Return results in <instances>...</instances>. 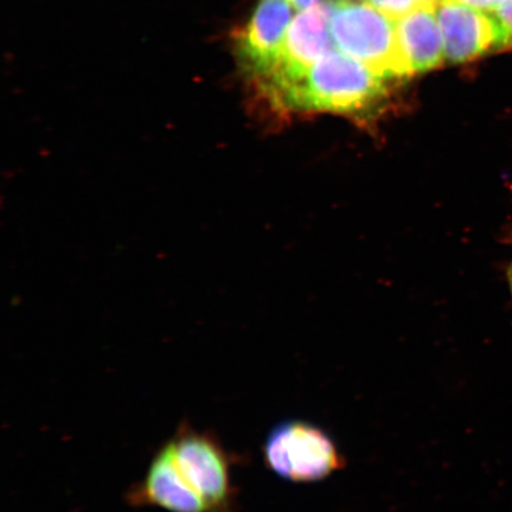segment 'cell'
I'll return each instance as SVG.
<instances>
[{
    "label": "cell",
    "mask_w": 512,
    "mask_h": 512,
    "mask_svg": "<svg viewBox=\"0 0 512 512\" xmlns=\"http://www.w3.org/2000/svg\"><path fill=\"white\" fill-rule=\"evenodd\" d=\"M290 2L293 4L296 10L304 11L312 8L313 5L322 2V0H290Z\"/></svg>",
    "instance_id": "obj_13"
},
{
    "label": "cell",
    "mask_w": 512,
    "mask_h": 512,
    "mask_svg": "<svg viewBox=\"0 0 512 512\" xmlns=\"http://www.w3.org/2000/svg\"><path fill=\"white\" fill-rule=\"evenodd\" d=\"M437 2H439V0H437Z\"/></svg>",
    "instance_id": "obj_15"
},
{
    "label": "cell",
    "mask_w": 512,
    "mask_h": 512,
    "mask_svg": "<svg viewBox=\"0 0 512 512\" xmlns=\"http://www.w3.org/2000/svg\"><path fill=\"white\" fill-rule=\"evenodd\" d=\"M498 21L502 23L505 30H507L512 44V0H505L494 12Z\"/></svg>",
    "instance_id": "obj_11"
},
{
    "label": "cell",
    "mask_w": 512,
    "mask_h": 512,
    "mask_svg": "<svg viewBox=\"0 0 512 512\" xmlns=\"http://www.w3.org/2000/svg\"><path fill=\"white\" fill-rule=\"evenodd\" d=\"M395 23L402 53L413 74L428 72L446 60L437 0H421L415 9Z\"/></svg>",
    "instance_id": "obj_9"
},
{
    "label": "cell",
    "mask_w": 512,
    "mask_h": 512,
    "mask_svg": "<svg viewBox=\"0 0 512 512\" xmlns=\"http://www.w3.org/2000/svg\"><path fill=\"white\" fill-rule=\"evenodd\" d=\"M334 6L335 3L320 2L293 18L277 62L270 72L255 80L264 96L298 78L312 64L338 50L331 32Z\"/></svg>",
    "instance_id": "obj_5"
},
{
    "label": "cell",
    "mask_w": 512,
    "mask_h": 512,
    "mask_svg": "<svg viewBox=\"0 0 512 512\" xmlns=\"http://www.w3.org/2000/svg\"><path fill=\"white\" fill-rule=\"evenodd\" d=\"M388 80L336 50L265 98L288 112L364 115L388 95Z\"/></svg>",
    "instance_id": "obj_1"
},
{
    "label": "cell",
    "mask_w": 512,
    "mask_h": 512,
    "mask_svg": "<svg viewBox=\"0 0 512 512\" xmlns=\"http://www.w3.org/2000/svg\"><path fill=\"white\" fill-rule=\"evenodd\" d=\"M437 17L448 62H470L511 44L507 30L492 12L456 0H439Z\"/></svg>",
    "instance_id": "obj_6"
},
{
    "label": "cell",
    "mask_w": 512,
    "mask_h": 512,
    "mask_svg": "<svg viewBox=\"0 0 512 512\" xmlns=\"http://www.w3.org/2000/svg\"><path fill=\"white\" fill-rule=\"evenodd\" d=\"M331 32L341 53L388 81L412 76L402 53L396 23L368 2L335 3Z\"/></svg>",
    "instance_id": "obj_2"
},
{
    "label": "cell",
    "mask_w": 512,
    "mask_h": 512,
    "mask_svg": "<svg viewBox=\"0 0 512 512\" xmlns=\"http://www.w3.org/2000/svg\"><path fill=\"white\" fill-rule=\"evenodd\" d=\"M456 2L469 5L471 8L486 12H494L501 6L505 0H456Z\"/></svg>",
    "instance_id": "obj_12"
},
{
    "label": "cell",
    "mask_w": 512,
    "mask_h": 512,
    "mask_svg": "<svg viewBox=\"0 0 512 512\" xmlns=\"http://www.w3.org/2000/svg\"><path fill=\"white\" fill-rule=\"evenodd\" d=\"M420 2L421 0H368V3L395 22L409 14Z\"/></svg>",
    "instance_id": "obj_10"
},
{
    "label": "cell",
    "mask_w": 512,
    "mask_h": 512,
    "mask_svg": "<svg viewBox=\"0 0 512 512\" xmlns=\"http://www.w3.org/2000/svg\"><path fill=\"white\" fill-rule=\"evenodd\" d=\"M507 279H508L509 290H510V294H511V298H512V262L508 268Z\"/></svg>",
    "instance_id": "obj_14"
},
{
    "label": "cell",
    "mask_w": 512,
    "mask_h": 512,
    "mask_svg": "<svg viewBox=\"0 0 512 512\" xmlns=\"http://www.w3.org/2000/svg\"><path fill=\"white\" fill-rule=\"evenodd\" d=\"M296 8L290 0H259L249 21L236 34V55L255 80L277 62Z\"/></svg>",
    "instance_id": "obj_7"
},
{
    "label": "cell",
    "mask_w": 512,
    "mask_h": 512,
    "mask_svg": "<svg viewBox=\"0 0 512 512\" xmlns=\"http://www.w3.org/2000/svg\"><path fill=\"white\" fill-rule=\"evenodd\" d=\"M183 477L206 503L209 512H236L230 457L219 439L182 424L169 440Z\"/></svg>",
    "instance_id": "obj_4"
},
{
    "label": "cell",
    "mask_w": 512,
    "mask_h": 512,
    "mask_svg": "<svg viewBox=\"0 0 512 512\" xmlns=\"http://www.w3.org/2000/svg\"><path fill=\"white\" fill-rule=\"evenodd\" d=\"M264 454L275 475L296 483L317 482L343 466L334 440L322 428L303 421H287L273 428Z\"/></svg>",
    "instance_id": "obj_3"
},
{
    "label": "cell",
    "mask_w": 512,
    "mask_h": 512,
    "mask_svg": "<svg viewBox=\"0 0 512 512\" xmlns=\"http://www.w3.org/2000/svg\"><path fill=\"white\" fill-rule=\"evenodd\" d=\"M126 499L133 507L150 505L169 512H209L179 471L169 441L159 448L142 482L132 486Z\"/></svg>",
    "instance_id": "obj_8"
}]
</instances>
